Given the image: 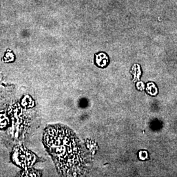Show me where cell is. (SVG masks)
<instances>
[{
  "instance_id": "obj_3",
  "label": "cell",
  "mask_w": 177,
  "mask_h": 177,
  "mask_svg": "<svg viewBox=\"0 0 177 177\" xmlns=\"http://www.w3.org/2000/svg\"><path fill=\"white\" fill-rule=\"evenodd\" d=\"M148 157V152L146 151H141L139 153V158L142 160H145Z\"/></svg>"
},
{
  "instance_id": "obj_1",
  "label": "cell",
  "mask_w": 177,
  "mask_h": 177,
  "mask_svg": "<svg viewBox=\"0 0 177 177\" xmlns=\"http://www.w3.org/2000/svg\"><path fill=\"white\" fill-rule=\"evenodd\" d=\"M43 142L62 176H77L85 173L88 158L80 141L70 129L61 125L47 127Z\"/></svg>"
},
{
  "instance_id": "obj_2",
  "label": "cell",
  "mask_w": 177,
  "mask_h": 177,
  "mask_svg": "<svg viewBox=\"0 0 177 177\" xmlns=\"http://www.w3.org/2000/svg\"><path fill=\"white\" fill-rule=\"evenodd\" d=\"M95 62L97 66L101 68H104L107 66L109 62V59L107 54L104 53H101L96 54L95 57Z\"/></svg>"
}]
</instances>
